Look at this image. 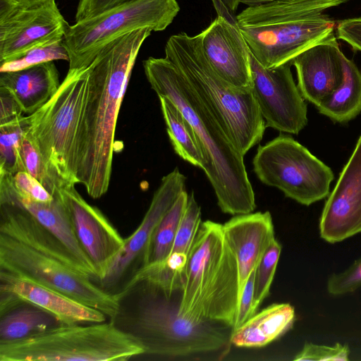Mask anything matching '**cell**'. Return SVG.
Segmentation results:
<instances>
[{"instance_id":"6da1fadb","label":"cell","mask_w":361,"mask_h":361,"mask_svg":"<svg viewBox=\"0 0 361 361\" xmlns=\"http://www.w3.org/2000/svg\"><path fill=\"white\" fill-rule=\"evenodd\" d=\"M152 30L142 28L104 46L90 65L78 152V183L97 199L109 190L117 119L137 56Z\"/></svg>"},{"instance_id":"7a4b0ae2","label":"cell","mask_w":361,"mask_h":361,"mask_svg":"<svg viewBox=\"0 0 361 361\" xmlns=\"http://www.w3.org/2000/svg\"><path fill=\"white\" fill-rule=\"evenodd\" d=\"M143 67L152 89L173 102L192 127L204 154L202 170L221 212L233 216L252 212L255 197L244 157L212 108L166 57H149L143 61Z\"/></svg>"},{"instance_id":"3957f363","label":"cell","mask_w":361,"mask_h":361,"mask_svg":"<svg viewBox=\"0 0 361 361\" xmlns=\"http://www.w3.org/2000/svg\"><path fill=\"white\" fill-rule=\"evenodd\" d=\"M173 296L147 281H133L115 296L118 310L109 321L140 343V356L183 357L216 352L231 343V327L182 317Z\"/></svg>"},{"instance_id":"277c9868","label":"cell","mask_w":361,"mask_h":361,"mask_svg":"<svg viewBox=\"0 0 361 361\" xmlns=\"http://www.w3.org/2000/svg\"><path fill=\"white\" fill-rule=\"evenodd\" d=\"M348 0H270L236 16L250 53L267 68L290 62L334 32L325 11Z\"/></svg>"},{"instance_id":"5b68a950","label":"cell","mask_w":361,"mask_h":361,"mask_svg":"<svg viewBox=\"0 0 361 361\" xmlns=\"http://www.w3.org/2000/svg\"><path fill=\"white\" fill-rule=\"evenodd\" d=\"M240 298L236 259L222 224H201L189 253L178 312L195 322L212 320L233 328Z\"/></svg>"},{"instance_id":"8992f818","label":"cell","mask_w":361,"mask_h":361,"mask_svg":"<svg viewBox=\"0 0 361 361\" xmlns=\"http://www.w3.org/2000/svg\"><path fill=\"white\" fill-rule=\"evenodd\" d=\"M165 56L212 108L243 157L262 140L265 121L252 87H237L220 77L206 59L198 35L171 36Z\"/></svg>"},{"instance_id":"52a82bcc","label":"cell","mask_w":361,"mask_h":361,"mask_svg":"<svg viewBox=\"0 0 361 361\" xmlns=\"http://www.w3.org/2000/svg\"><path fill=\"white\" fill-rule=\"evenodd\" d=\"M90 66L69 68L58 90L25 116L24 134L65 186L78 184V137L86 103Z\"/></svg>"},{"instance_id":"ba28073f","label":"cell","mask_w":361,"mask_h":361,"mask_svg":"<svg viewBox=\"0 0 361 361\" xmlns=\"http://www.w3.org/2000/svg\"><path fill=\"white\" fill-rule=\"evenodd\" d=\"M144 349L113 322L61 325L23 340L0 343V361H125Z\"/></svg>"},{"instance_id":"9c48e42d","label":"cell","mask_w":361,"mask_h":361,"mask_svg":"<svg viewBox=\"0 0 361 361\" xmlns=\"http://www.w3.org/2000/svg\"><path fill=\"white\" fill-rule=\"evenodd\" d=\"M179 10L176 0H138L69 25L63 40L69 68L90 66L104 46L123 35L165 30Z\"/></svg>"},{"instance_id":"30bf717a","label":"cell","mask_w":361,"mask_h":361,"mask_svg":"<svg viewBox=\"0 0 361 361\" xmlns=\"http://www.w3.org/2000/svg\"><path fill=\"white\" fill-rule=\"evenodd\" d=\"M252 165L262 183L280 190L286 197L305 206L328 197L334 178L327 165L284 134L259 145Z\"/></svg>"},{"instance_id":"8fae6325","label":"cell","mask_w":361,"mask_h":361,"mask_svg":"<svg viewBox=\"0 0 361 361\" xmlns=\"http://www.w3.org/2000/svg\"><path fill=\"white\" fill-rule=\"evenodd\" d=\"M0 270L60 292L103 312L109 319L118 310L115 296L89 276L0 233Z\"/></svg>"},{"instance_id":"7c38bea8","label":"cell","mask_w":361,"mask_h":361,"mask_svg":"<svg viewBox=\"0 0 361 361\" xmlns=\"http://www.w3.org/2000/svg\"><path fill=\"white\" fill-rule=\"evenodd\" d=\"M185 176L178 167L162 178L140 224L125 239L122 250L105 276L97 283L104 290L116 296L147 265L152 234L179 195L185 190Z\"/></svg>"},{"instance_id":"4fadbf2b","label":"cell","mask_w":361,"mask_h":361,"mask_svg":"<svg viewBox=\"0 0 361 361\" xmlns=\"http://www.w3.org/2000/svg\"><path fill=\"white\" fill-rule=\"evenodd\" d=\"M68 26L55 1L27 8L0 0V64L62 42Z\"/></svg>"},{"instance_id":"5bb4252c","label":"cell","mask_w":361,"mask_h":361,"mask_svg":"<svg viewBox=\"0 0 361 361\" xmlns=\"http://www.w3.org/2000/svg\"><path fill=\"white\" fill-rule=\"evenodd\" d=\"M251 87L266 127L298 134L307 123V109L290 70L292 62L267 68L250 53Z\"/></svg>"},{"instance_id":"9a60e30c","label":"cell","mask_w":361,"mask_h":361,"mask_svg":"<svg viewBox=\"0 0 361 361\" xmlns=\"http://www.w3.org/2000/svg\"><path fill=\"white\" fill-rule=\"evenodd\" d=\"M60 196L78 241L95 269L98 283L122 250L125 239L98 208L83 199L75 185L63 187Z\"/></svg>"},{"instance_id":"2e32d148","label":"cell","mask_w":361,"mask_h":361,"mask_svg":"<svg viewBox=\"0 0 361 361\" xmlns=\"http://www.w3.org/2000/svg\"><path fill=\"white\" fill-rule=\"evenodd\" d=\"M319 229L320 237L329 243L361 233V135L328 195Z\"/></svg>"},{"instance_id":"e0dca14e","label":"cell","mask_w":361,"mask_h":361,"mask_svg":"<svg viewBox=\"0 0 361 361\" xmlns=\"http://www.w3.org/2000/svg\"><path fill=\"white\" fill-rule=\"evenodd\" d=\"M202 51L215 72L231 85L250 88V51L237 23L221 16L198 34Z\"/></svg>"},{"instance_id":"ac0fdd59","label":"cell","mask_w":361,"mask_h":361,"mask_svg":"<svg viewBox=\"0 0 361 361\" xmlns=\"http://www.w3.org/2000/svg\"><path fill=\"white\" fill-rule=\"evenodd\" d=\"M344 56L333 32L292 60L305 100L317 106L342 84Z\"/></svg>"},{"instance_id":"d6986e66","label":"cell","mask_w":361,"mask_h":361,"mask_svg":"<svg viewBox=\"0 0 361 361\" xmlns=\"http://www.w3.org/2000/svg\"><path fill=\"white\" fill-rule=\"evenodd\" d=\"M222 230L237 262L240 296L250 274L275 239L272 217L268 211L235 215L222 224Z\"/></svg>"},{"instance_id":"ffe728a7","label":"cell","mask_w":361,"mask_h":361,"mask_svg":"<svg viewBox=\"0 0 361 361\" xmlns=\"http://www.w3.org/2000/svg\"><path fill=\"white\" fill-rule=\"evenodd\" d=\"M12 176L0 173V204L17 205L30 213L66 247L85 273L97 282L95 269L78 241L60 191L51 202H36L21 195L16 190Z\"/></svg>"},{"instance_id":"44dd1931","label":"cell","mask_w":361,"mask_h":361,"mask_svg":"<svg viewBox=\"0 0 361 361\" xmlns=\"http://www.w3.org/2000/svg\"><path fill=\"white\" fill-rule=\"evenodd\" d=\"M201 224V209L192 192L188 195L170 255L161 263L146 266L137 273L135 280L146 281L169 295L178 290L181 292L189 253Z\"/></svg>"},{"instance_id":"7402d4cb","label":"cell","mask_w":361,"mask_h":361,"mask_svg":"<svg viewBox=\"0 0 361 361\" xmlns=\"http://www.w3.org/2000/svg\"><path fill=\"white\" fill-rule=\"evenodd\" d=\"M0 291L9 293L49 312L63 325L90 324L106 322L101 311L60 292L0 270Z\"/></svg>"},{"instance_id":"603a6c76","label":"cell","mask_w":361,"mask_h":361,"mask_svg":"<svg viewBox=\"0 0 361 361\" xmlns=\"http://www.w3.org/2000/svg\"><path fill=\"white\" fill-rule=\"evenodd\" d=\"M0 233L87 275L66 247L30 213L19 206L0 204Z\"/></svg>"},{"instance_id":"cb8c5ba5","label":"cell","mask_w":361,"mask_h":361,"mask_svg":"<svg viewBox=\"0 0 361 361\" xmlns=\"http://www.w3.org/2000/svg\"><path fill=\"white\" fill-rule=\"evenodd\" d=\"M0 87L6 89L31 114L42 106L58 90L61 83L53 61L16 71L0 73Z\"/></svg>"},{"instance_id":"d4e9b609","label":"cell","mask_w":361,"mask_h":361,"mask_svg":"<svg viewBox=\"0 0 361 361\" xmlns=\"http://www.w3.org/2000/svg\"><path fill=\"white\" fill-rule=\"evenodd\" d=\"M61 325L49 312L0 291V343L23 340Z\"/></svg>"},{"instance_id":"484cf974","label":"cell","mask_w":361,"mask_h":361,"mask_svg":"<svg viewBox=\"0 0 361 361\" xmlns=\"http://www.w3.org/2000/svg\"><path fill=\"white\" fill-rule=\"evenodd\" d=\"M295 319V310L290 304H271L232 330L231 344L240 348L264 347L288 331Z\"/></svg>"},{"instance_id":"4316f807","label":"cell","mask_w":361,"mask_h":361,"mask_svg":"<svg viewBox=\"0 0 361 361\" xmlns=\"http://www.w3.org/2000/svg\"><path fill=\"white\" fill-rule=\"evenodd\" d=\"M342 84L317 106L318 111L337 123H346L361 112V72L344 56Z\"/></svg>"},{"instance_id":"83f0119b","label":"cell","mask_w":361,"mask_h":361,"mask_svg":"<svg viewBox=\"0 0 361 361\" xmlns=\"http://www.w3.org/2000/svg\"><path fill=\"white\" fill-rule=\"evenodd\" d=\"M158 97L175 152L185 161L202 169L204 165V154L192 127L173 102L164 96Z\"/></svg>"},{"instance_id":"f1b7e54d","label":"cell","mask_w":361,"mask_h":361,"mask_svg":"<svg viewBox=\"0 0 361 361\" xmlns=\"http://www.w3.org/2000/svg\"><path fill=\"white\" fill-rule=\"evenodd\" d=\"M188 199L184 190L157 226L149 246L147 265L161 263L170 255Z\"/></svg>"},{"instance_id":"f546056e","label":"cell","mask_w":361,"mask_h":361,"mask_svg":"<svg viewBox=\"0 0 361 361\" xmlns=\"http://www.w3.org/2000/svg\"><path fill=\"white\" fill-rule=\"evenodd\" d=\"M24 126L25 116L0 125V173L26 171L21 152Z\"/></svg>"},{"instance_id":"4dcf8cb0","label":"cell","mask_w":361,"mask_h":361,"mask_svg":"<svg viewBox=\"0 0 361 361\" xmlns=\"http://www.w3.org/2000/svg\"><path fill=\"white\" fill-rule=\"evenodd\" d=\"M21 152L26 171L36 178L50 194L53 196L57 195L65 185L51 173L32 141L25 134Z\"/></svg>"},{"instance_id":"1f68e13d","label":"cell","mask_w":361,"mask_h":361,"mask_svg":"<svg viewBox=\"0 0 361 361\" xmlns=\"http://www.w3.org/2000/svg\"><path fill=\"white\" fill-rule=\"evenodd\" d=\"M281 245L275 238L271 243L255 270L253 308L257 312L260 304L269 294Z\"/></svg>"},{"instance_id":"d6a6232c","label":"cell","mask_w":361,"mask_h":361,"mask_svg":"<svg viewBox=\"0 0 361 361\" xmlns=\"http://www.w3.org/2000/svg\"><path fill=\"white\" fill-rule=\"evenodd\" d=\"M68 61L63 41L50 46L35 49L21 58L1 64L0 73L16 71L54 60Z\"/></svg>"},{"instance_id":"836d02e7","label":"cell","mask_w":361,"mask_h":361,"mask_svg":"<svg viewBox=\"0 0 361 361\" xmlns=\"http://www.w3.org/2000/svg\"><path fill=\"white\" fill-rule=\"evenodd\" d=\"M361 286V257L345 271L332 274L327 281L329 294L338 296L350 293Z\"/></svg>"},{"instance_id":"e575fe53","label":"cell","mask_w":361,"mask_h":361,"mask_svg":"<svg viewBox=\"0 0 361 361\" xmlns=\"http://www.w3.org/2000/svg\"><path fill=\"white\" fill-rule=\"evenodd\" d=\"M349 353L348 347L341 343L329 346L308 343L305 344L293 360L298 361H347L349 360Z\"/></svg>"},{"instance_id":"d590c367","label":"cell","mask_w":361,"mask_h":361,"mask_svg":"<svg viewBox=\"0 0 361 361\" xmlns=\"http://www.w3.org/2000/svg\"><path fill=\"white\" fill-rule=\"evenodd\" d=\"M16 190L23 196L40 202H49L54 196L27 171H20L12 176Z\"/></svg>"},{"instance_id":"8d00e7d4","label":"cell","mask_w":361,"mask_h":361,"mask_svg":"<svg viewBox=\"0 0 361 361\" xmlns=\"http://www.w3.org/2000/svg\"><path fill=\"white\" fill-rule=\"evenodd\" d=\"M138 0H79L75 21L92 18L109 10Z\"/></svg>"},{"instance_id":"74e56055","label":"cell","mask_w":361,"mask_h":361,"mask_svg":"<svg viewBox=\"0 0 361 361\" xmlns=\"http://www.w3.org/2000/svg\"><path fill=\"white\" fill-rule=\"evenodd\" d=\"M255 270L248 277L240 294L236 319L232 330L240 326L256 314V311L253 308Z\"/></svg>"},{"instance_id":"f35d334b","label":"cell","mask_w":361,"mask_h":361,"mask_svg":"<svg viewBox=\"0 0 361 361\" xmlns=\"http://www.w3.org/2000/svg\"><path fill=\"white\" fill-rule=\"evenodd\" d=\"M336 30L338 38L348 43L353 50L361 51V17L340 21Z\"/></svg>"},{"instance_id":"ab89813d","label":"cell","mask_w":361,"mask_h":361,"mask_svg":"<svg viewBox=\"0 0 361 361\" xmlns=\"http://www.w3.org/2000/svg\"><path fill=\"white\" fill-rule=\"evenodd\" d=\"M0 125L14 122L23 116L20 104L4 87H0Z\"/></svg>"},{"instance_id":"60d3db41","label":"cell","mask_w":361,"mask_h":361,"mask_svg":"<svg viewBox=\"0 0 361 361\" xmlns=\"http://www.w3.org/2000/svg\"><path fill=\"white\" fill-rule=\"evenodd\" d=\"M20 5L27 7H36L39 6L44 4H46L50 1H54L56 0H16Z\"/></svg>"},{"instance_id":"b9f144b4","label":"cell","mask_w":361,"mask_h":361,"mask_svg":"<svg viewBox=\"0 0 361 361\" xmlns=\"http://www.w3.org/2000/svg\"><path fill=\"white\" fill-rule=\"evenodd\" d=\"M224 6L233 14H235L240 0H221Z\"/></svg>"}]
</instances>
